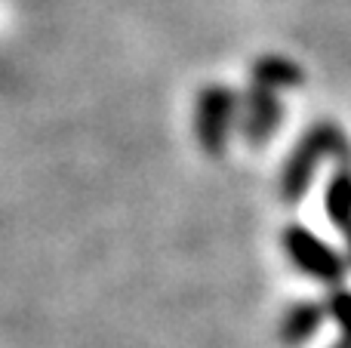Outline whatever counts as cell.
<instances>
[{"label": "cell", "mask_w": 351, "mask_h": 348, "mask_svg": "<svg viewBox=\"0 0 351 348\" xmlns=\"http://www.w3.org/2000/svg\"><path fill=\"white\" fill-rule=\"evenodd\" d=\"M342 240H346V259L351 265V228H348V232H342Z\"/></svg>", "instance_id": "9c48e42d"}, {"label": "cell", "mask_w": 351, "mask_h": 348, "mask_svg": "<svg viewBox=\"0 0 351 348\" xmlns=\"http://www.w3.org/2000/svg\"><path fill=\"white\" fill-rule=\"evenodd\" d=\"M280 244H284L287 259L293 262V269H299L302 275L315 277V281L327 284L330 290L339 287L348 275V259L336 250L333 244L315 234L305 225H287L284 234H280Z\"/></svg>", "instance_id": "7a4b0ae2"}, {"label": "cell", "mask_w": 351, "mask_h": 348, "mask_svg": "<svg viewBox=\"0 0 351 348\" xmlns=\"http://www.w3.org/2000/svg\"><path fill=\"white\" fill-rule=\"evenodd\" d=\"M324 306H327L330 321L339 327L342 336L351 339V290L348 287H333Z\"/></svg>", "instance_id": "ba28073f"}, {"label": "cell", "mask_w": 351, "mask_h": 348, "mask_svg": "<svg viewBox=\"0 0 351 348\" xmlns=\"http://www.w3.org/2000/svg\"><path fill=\"white\" fill-rule=\"evenodd\" d=\"M241 121V99L225 84H206L194 99V136L206 154H222L228 148L231 129Z\"/></svg>", "instance_id": "3957f363"}, {"label": "cell", "mask_w": 351, "mask_h": 348, "mask_svg": "<svg viewBox=\"0 0 351 348\" xmlns=\"http://www.w3.org/2000/svg\"><path fill=\"white\" fill-rule=\"evenodd\" d=\"M327 306L324 302H311V299H302V302H293L290 308L284 312L278 324V336L287 348H299V345H308L317 333L324 330L327 324Z\"/></svg>", "instance_id": "5b68a950"}, {"label": "cell", "mask_w": 351, "mask_h": 348, "mask_svg": "<svg viewBox=\"0 0 351 348\" xmlns=\"http://www.w3.org/2000/svg\"><path fill=\"white\" fill-rule=\"evenodd\" d=\"M324 213L330 225L348 232L351 228V160H339L324 191Z\"/></svg>", "instance_id": "52a82bcc"}, {"label": "cell", "mask_w": 351, "mask_h": 348, "mask_svg": "<svg viewBox=\"0 0 351 348\" xmlns=\"http://www.w3.org/2000/svg\"><path fill=\"white\" fill-rule=\"evenodd\" d=\"M280 123H284V102L278 92L250 86L247 96L241 99V121H237L241 139L253 148H265L278 136Z\"/></svg>", "instance_id": "277c9868"}, {"label": "cell", "mask_w": 351, "mask_h": 348, "mask_svg": "<svg viewBox=\"0 0 351 348\" xmlns=\"http://www.w3.org/2000/svg\"><path fill=\"white\" fill-rule=\"evenodd\" d=\"M327 158L351 160V139L336 127L333 121H321L293 145L290 158H287L284 170H280V195L287 203H296L308 195L311 182H315L317 166Z\"/></svg>", "instance_id": "6da1fadb"}, {"label": "cell", "mask_w": 351, "mask_h": 348, "mask_svg": "<svg viewBox=\"0 0 351 348\" xmlns=\"http://www.w3.org/2000/svg\"><path fill=\"white\" fill-rule=\"evenodd\" d=\"M250 80L259 90H271V92H284V90H296L305 84V71L287 55H259L250 68Z\"/></svg>", "instance_id": "8992f818"}, {"label": "cell", "mask_w": 351, "mask_h": 348, "mask_svg": "<svg viewBox=\"0 0 351 348\" xmlns=\"http://www.w3.org/2000/svg\"><path fill=\"white\" fill-rule=\"evenodd\" d=\"M330 348H351V339H346V336H339V339H336V343H333V345H330Z\"/></svg>", "instance_id": "30bf717a"}]
</instances>
